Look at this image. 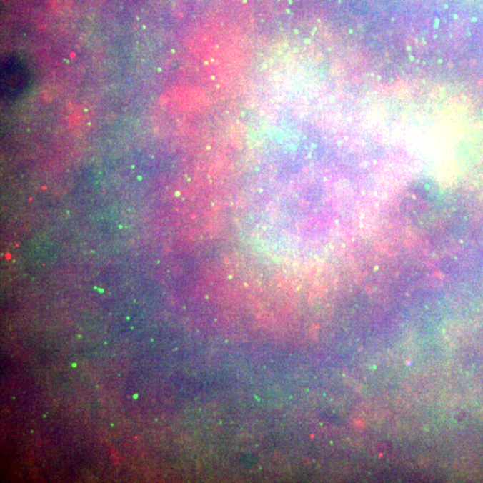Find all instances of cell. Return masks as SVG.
<instances>
[{"instance_id":"6da1fadb","label":"cell","mask_w":483,"mask_h":483,"mask_svg":"<svg viewBox=\"0 0 483 483\" xmlns=\"http://www.w3.org/2000/svg\"><path fill=\"white\" fill-rule=\"evenodd\" d=\"M30 72L26 64L16 56H8L1 65V92L6 99L22 95L30 84Z\"/></svg>"}]
</instances>
